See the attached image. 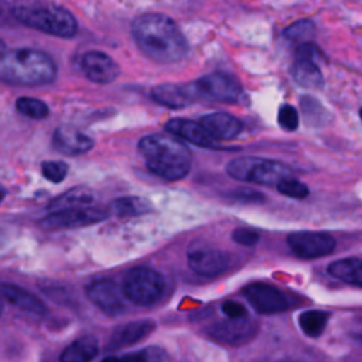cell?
Listing matches in <instances>:
<instances>
[{
  "instance_id": "cell-1",
  "label": "cell",
  "mask_w": 362,
  "mask_h": 362,
  "mask_svg": "<svg viewBox=\"0 0 362 362\" xmlns=\"http://www.w3.org/2000/svg\"><path fill=\"white\" fill-rule=\"evenodd\" d=\"M132 35L139 49L158 64L181 61L188 42L173 18L161 13H144L132 23Z\"/></svg>"
},
{
  "instance_id": "cell-2",
  "label": "cell",
  "mask_w": 362,
  "mask_h": 362,
  "mask_svg": "<svg viewBox=\"0 0 362 362\" xmlns=\"http://www.w3.org/2000/svg\"><path fill=\"white\" fill-rule=\"evenodd\" d=\"M57 76L54 59L34 48L0 49V82L18 86L51 83Z\"/></svg>"
},
{
  "instance_id": "cell-3",
  "label": "cell",
  "mask_w": 362,
  "mask_h": 362,
  "mask_svg": "<svg viewBox=\"0 0 362 362\" xmlns=\"http://www.w3.org/2000/svg\"><path fill=\"white\" fill-rule=\"evenodd\" d=\"M139 151L148 170L165 181L184 178L191 168L188 147L170 134H147L139 140Z\"/></svg>"
},
{
  "instance_id": "cell-4",
  "label": "cell",
  "mask_w": 362,
  "mask_h": 362,
  "mask_svg": "<svg viewBox=\"0 0 362 362\" xmlns=\"http://www.w3.org/2000/svg\"><path fill=\"white\" fill-rule=\"evenodd\" d=\"M11 13L21 24L55 37L69 38L78 31L72 13L57 4H20Z\"/></svg>"
},
{
  "instance_id": "cell-5",
  "label": "cell",
  "mask_w": 362,
  "mask_h": 362,
  "mask_svg": "<svg viewBox=\"0 0 362 362\" xmlns=\"http://www.w3.org/2000/svg\"><path fill=\"white\" fill-rule=\"evenodd\" d=\"M226 173L235 180L262 185H277L291 177V170L283 163L259 157L235 158L226 164Z\"/></svg>"
},
{
  "instance_id": "cell-6",
  "label": "cell",
  "mask_w": 362,
  "mask_h": 362,
  "mask_svg": "<svg viewBox=\"0 0 362 362\" xmlns=\"http://www.w3.org/2000/svg\"><path fill=\"white\" fill-rule=\"evenodd\" d=\"M164 277L154 269L137 266L132 269L123 281V294L127 300L139 305L156 304L164 291Z\"/></svg>"
},
{
  "instance_id": "cell-7",
  "label": "cell",
  "mask_w": 362,
  "mask_h": 362,
  "mask_svg": "<svg viewBox=\"0 0 362 362\" xmlns=\"http://www.w3.org/2000/svg\"><path fill=\"white\" fill-rule=\"evenodd\" d=\"M318 58H321V52L311 42L298 47L297 58L291 66V75L300 86L320 89L324 85V76L317 64Z\"/></svg>"
},
{
  "instance_id": "cell-8",
  "label": "cell",
  "mask_w": 362,
  "mask_h": 362,
  "mask_svg": "<svg viewBox=\"0 0 362 362\" xmlns=\"http://www.w3.org/2000/svg\"><path fill=\"white\" fill-rule=\"evenodd\" d=\"M106 218H107L106 211L99 209L96 206H85V208L48 214L45 218L40 221V225L47 230L74 229V228H82L92 223L102 222Z\"/></svg>"
},
{
  "instance_id": "cell-9",
  "label": "cell",
  "mask_w": 362,
  "mask_h": 362,
  "mask_svg": "<svg viewBox=\"0 0 362 362\" xmlns=\"http://www.w3.org/2000/svg\"><path fill=\"white\" fill-rule=\"evenodd\" d=\"M287 243L293 253L303 259H317L327 256L335 249V239L325 232L300 230L290 233Z\"/></svg>"
},
{
  "instance_id": "cell-10",
  "label": "cell",
  "mask_w": 362,
  "mask_h": 362,
  "mask_svg": "<svg viewBox=\"0 0 362 362\" xmlns=\"http://www.w3.org/2000/svg\"><path fill=\"white\" fill-rule=\"evenodd\" d=\"M88 298L105 314L120 315L126 311V297L122 287L110 279H99L86 286Z\"/></svg>"
},
{
  "instance_id": "cell-11",
  "label": "cell",
  "mask_w": 362,
  "mask_h": 362,
  "mask_svg": "<svg viewBox=\"0 0 362 362\" xmlns=\"http://www.w3.org/2000/svg\"><path fill=\"white\" fill-rule=\"evenodd\" d=\"M198 95H205L221 102H236L242 95V85L228 72H212L201 76L194 83Z\"/></svg>"
},
{
  "instance_id": "cell-12",
  "label": "cell",
  "mask_w": 362,
  "mask_h": 362,
  "mask_svg": "<svg viewBox=\"0 0 362 362\" xmlns=\"http://www.w3.org/2000/svg\"><path fill=\"white\" fill-rule=\"evenodd\" d=\"M249 304L260 314L281 313L288 308L286 294L267 283H252L242 290Z\"/></svg>"
},
{
  "instance_id": "cell-13",
  "label": "cell",
  "mask_w": 362,
  "mask_h": 362,
  "mask_svg": "<svg viewBox=\"0 0 362 362\" xmlns=\"http://www.w3.org/2000/svg\"><path fill=\"white\" fill-rule=\"evenodd\" d=\"M79 68L89 81L99 85L113 82L120 74L116 61L102 51H88L82 54Z\"/></svg>"
},
{
  "instance_id": "cell-14",
  "label": "cell",
  "mask_w": 362,
  "mask_h": 362,
  "mask_svg": "<svg viewBox=\"0 0 362 362\" xmlns=\"http://www.w3.org/2000/svg\"><path fill=\"white\" fill-rule=\"evenodd\" d=\"M188 266L202 277H216L229 266V255L219 249L201 247L188 252Z\"/></svg>"
},
{
  "instance_id": "cell-15",
  "label": "cell",
  "mask_w": 362,
  "mask_h": 362,
  "mask_svg": "<svg viewBox=\"0 0 362 362\" xmlns=\"http://www.w3.org/2000/svg\"><path fill=\"white\" fill-rule=\"evenodd\" d=\"M95 141L90 136L82 133L72 126H59L52 136V146L65 156L85 154L93 147Z\"/></svg>"
},
{
  "instance_id": "cell-16",
  "label": "cell",
  "mask_w": 362,
  "mask_h": 362,
  "mask_svg": "<svg viewBox=\"0 0 362 362\" xmlns=\"http://www.w3.org/2000/svg\"><path fill=\"white\" fill-rule=\"evenodd\" d=\"M212 140H232L243 129L242 122L225 112H212L202 116L198 122Z\"/></svg>"
},
{
  "instance_id": "cell-17",
  "label": "cell",
  "mask_w": 362,
  "mask_h": 362,
  "mask_svg": "<svg viewBox=\"0 0 362 362\" xmlns=\"http://www.w3.org/2000/svg\"><path fill=\"white\" fill-rule=\"evenodd\" d=\"M198 92L194 85H178V83H161L154 86L151 98L170 109H182L194 103Z\"/></svg>"
},
{
  "instance_id": "cell-18",
  "label": "cell",
  "mask_w": 362,
  "mask_h": 362,
  "mask_svg": "<svg viewBox=\"0 0 362 362\" xmlns=\"http://www.w3.org/2000/svg\"><path fill=\"white\" fill-rule=\"evenodd\" d=\"M0 296L3 301H7L14 308L34 315V317H42L47 313V308L44 303L34 296L33 293L27 291L25 288L10 284V283H0Z\"/></svg>"
},
{
  "instance_id": "cell-19",
  "label": "cell",
  "mask_w": 362,
  "mask_h": 362,
  "mask_svg": "<svg viewBox=\"0 0 362 362\" xmlns=\"http://www.w3.org/2000/svg\"><path fill=\"white\" fill-rule=\"evenodd\" d=\"M256 332V325L247 320V318H240V320H223L216 324H214L209 328V334L226 344H242L247 341L253 334Z\"/></svg>"
},
{
  "instance_id": "cell-20",
  "label": "cell",
  "mask_w": 362,
  "mask_h": 362,
  "mask_svg": "<svg viewBox=\"0 0 362 362\" xmlns=\"http://www.w3.org/2000/svg\"><path fill=\"white\" fill-rule=\"evenodd\" d=\"M154 322L150 320L130 321L113 331L107 342V349H119L122 346L139 342L146 338L154 329Z\"/></svg>"
},
{
  "instance_id": "cell-21",
  "label": "cell",
  "mask_w": 362,
  "mask_h": 362,
  "mask_svg": "<svg viewBox=\"0 0 362 362\" xmlns=\"http://www.w3.org/2000/svg\"><path fill=\"white\" fill-rule=\"evenodd\" d=\"M167 132L195 144L199 147H212L214 140L205 133V130L201 127L198 122H192L188 119L175 117L167 122L165 124Z\"/></svg>"
},
{
  "instance_id": "cell-22",
  "label": "cell",
  "mask_w": 362,
  "mask_h": 362,
  "mask_svg": "<svg viewBox=\"0 0 362 362\" xmlns=\"http://www.w3.org/2000/svg\"><path fill=\"white\" fill-rule=\"evenodd\" d=\"M92 202H93V194L90 189L85 187H74L66 192H64L62 195L54 198L47 205V209L49 214H54V212H61L68 209L90 206Z\"/></svg>"
},
{
  "instance_id": "cell-23",
  "label": "cell",
  "mask_w": 362,
  "mask_h": 362,
  "mask_svg": "<svg viewBox=\"0 0 362 362\" xmlns=\"http://www.w3.org/2000/svg\"><path fill=\"white\" fill-rule=\"evenodd\" d=\"M98 354V341L92 335H85L69 344L59 356V362H90Z\"/></svg>"
},
{
  "instance_id": "cell-24",
  "label": "cell",
  "mask_w": 362,
  "mask_h": 362,
  "mask_svg": "<svg viewBox=\"0 0 362 362\" xmlns=\"http://www.w3.org/2000/svg\"><path fill=\"white\" fill-rule=\"evenodd\" d=\"M327 272L332 277L346 284H351L355 287L362 286V267H361V260L358 257H348V259L332 262L331 264H328Z\"/></svg>"
},
{
  "instance_id": "cell-25",
  "label": "cell",
  "mask_w": 362,
  "mask_h": 362,
  "mask_svg": "<svg viewBox=\"0 0 362 362\" xmlns=\"http://www.w3.org/2000/svg\"><path fill=\"white\" fill-rule=\"evenodd\" d=\"M110 211L116 216H141L151 212L153 205L141 197H122L110 202Z\"/></svg>"
},
{
  "instance_id": "cell-26",
  "label": "cell",
  "mask_w": 362,
  "mask_h": 362,
  "mask_svg": "<svg viewBox=\"0 0 362 362\" xmlns=\"http://www.w3.org/2000/svg\"><path fill=\"white\" fill-rule=\"evenodd\" d=\"M102 362H170V355L160 346H147L120 356H107Z\"/></svg>"
},
{
  "instance_id": "cell-27",
  "label": "cell",
  "mask_w": 362,
  "mask_h": 362,
  "mask_svg": "<svg viewBox=\"0 0 362 362\" xmlns=\"http://www.w3.org/2000/svg\"><path fill=\"white\" fill-rule=\"evenodd\" d=\"M328 318H329V314L325 311L308 310V311H304L300 314L298 325L307 337L317 338L324 332Z\"/></svg>"
},
{
  "instance_id": "cell-28",
  "label": "cell",
  "mask_w": 362,
  "mask_h": 362,
  "mask_svg": "<svg viewBox=\"0 0 362 362\" xmlns=\"http://www.w3.org/2000/svg\"><path fill=\"white\" fill-rule=\"evenodd\" d=\"M16 109L23 115L30 119H45L49 113L48 105L37 98H30V96H21L16 100Z\"/></svg>"
},
{
  "instance_id": "cell-29",
  "label": "cell",
  "mask_w": 362,
  "mask_h": 362,
  "mask_svg": "<svg viewBox=\"0 0 362 362\" xmlns=\"http://www.w3.org/2000/svg\"><path fill=\"white\" fill-rule=\"evenodd\" d=\"M314 34H315V25L311 20H298L290 24L283 31V35L286 40L291 42H300L301 45L308 44L310 40L314 37Z\"/></svg>"
},
{
  "instance_id": "cell-30",
  "label": "cell",
  "mask_w": 362,
  "mask_h": 362,
  "mask_svg": "<svg viewBox=\"0 0 362 362\" xmlns=\"http://www.w3.org/2000/svg\"><path fill=\"white\" fill-rule=\"evenodd\" d=\"M277 191L286 197L303 199L308 195V187L296 178H286L276 185Z\"/></svg>"
},
{
  "instance_id": "cell-31",
  "label": "cell",
  "mask_w": 362,
  "mask_h": 362,
  "mask_svg": "<svg viewBox=\"0 0 362 362\" xmlns=\"http://www.w3.org/2000/svg\"><path fill=\"white\" fill-rule=\"evenodd\" d=\"M41 171L48 181L58 184L66 177L68 165L64 161H44L41 165Z\"/></svg>"
},
{
  "instance_id": "cell-32",
  "label": "cell",
  "mask_w": 362,
  "mask_h": 362,
  "mask_svg": "<svg viewBox=\"0 0 362 362\" xmlns=\"http://www.w3.org/2000/svg\"><path fill=\"white\" fill-rule=\"evenodd\" d=\"M277 122L281 129L287 132H293L298 126V113L294 109V106L284 103L280 106L279 113H277Z\"/></svg>"
},
{
  "instance_id": "cell-33",
  "label": "cell",
  "mask_w": 362,
  "mask_h": 362,
  "mask_svg": "<svg viewBox=\"0 0 362 362\" xmlns=\"http://www.w3.org/2000/svg\"><path fill=\"white\" fill-rule=\"evenodd\" d=\"M232 239L233 242L242 245V246H253L259 242L260 236L256 230L249 229V228H236L232 232Z\"/></svg>"
},
{
  "instance_id": "cell-34",
  "label": "cell",
  "mask_w": 362,
  "mask_h": 362,
  "mask_svg": "<svg viewBox=\"0 0 362 362\" xmlns=\"http://www.w3.org/2000/svg\"><path fill=\"white\" fill-rule=\"evenodd\" d=\"M221 310L222 313L226 315V318L229 320H240V318H247V310L236 303V301H225L222 305H221Z\"/></svg>"
},
{
  "instance_id": "cell-35",
  "label": "cell",
  "mask_w": 362,
  "mask_h": 362,
  "mask_svg": "<svg viewBox=\"0 0 362 362\" xmlns=\"http://www.w3.org/2000/svg\"><path fill=\"white\" fill-rule=\"evenodd\" d=\"M233 198L236 199H243V201H262L263 197L257 192V191H253V189H246V188H242V189H236L230 194Z\"/></svg>"
},
{
  "instance_id": "cell-36",
  "label": "cell",
  "mask_w": 362,
  "mask_h": 362,
  "mask_svg": "<svg viewBox=\"0 0 362 362\" xmlns=\"http://www.w3.org/2000/svg\"><path fill=\"white\" fill-rule=\"evenodd\" d=\"M3 304H4V301H3V298H1V296H0V315H1V313H3Z\"/></svg>"
},
{
  "instance_id": "cell-37",
  "label": "cell",
  "mask_w": 362,
  "mask_h": 362,
  "mask_svg": "<svg viewBox=\"0 0 362 362\" xmlns=\"http://www.w3.org/2000/svg\"><path fill=\"white\" fill-rule=\"evenodd\" d=\"M4 195H6V192L3 189H0V201L4 198Z\"/></svg>"
},
{
  "instance_id": "cell-38",
  "label": "cell",
  "mask_w": 362,
  "mask_h": 362,
  "mask_svg": "<svg viewBox=\"0 0 362 362\" xmlns=\"http://www.w3.org/2000/svg\"><path fill=\"white\" fill-rule=\"evenodd\" d=\"M1 11H3V10H1V6H0V14H1Z\"/></svg>"
}]
</instances>
